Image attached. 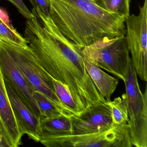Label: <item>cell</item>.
<instances>
[{
    "label": "cell",
    "mask_w": 147,
    "mask_h": 147,
    "mask_svg": "<svg viewBox=\"0 0 147 147\" xmlns=\"http://www.w3.org/2000/svg\"><path fill=\"white\" fill-rule=\"evenodd\" d=\"M35 9H39L47 15H50V3L49 0H29ZM50 16V15H49Z\"/></svg>",
    "instance_id": "cell-20"
},
{
    "label": "cell",
    "mask_w": 147,
    "mask_h": 147,
    "mask_svg": "<svg viewBox=\"0 0 147 147\" xmlns=\"http://www.w3.org/2000/svg\"><path fill=\"white\" fill-rule=\"evenodd\" d=\"M82 52L100 68L124 81L130 58L125 36L98 41L82 49Z\"/></svg>",
    "instance_id": "cell-6"
},
{
    "label": "cell",
    "mask_w": 147,
    "mask_h": 147,
    "mask_svg": "<svg viewBox=\"0 0 147 147\" xmlns=\"http://www.w3.org/2000/svg\"><path fill=\"white\" fill-rule=\"evenodd\" d=\"M13 4L19 12L27 20L33 18V15L31 11H30L24 3L23 0H7Z\"/></svg>",
    "instance_id": "cell-19"
},
{
    "label": "cell",
    "mask_w": 147,
    "mask_h": 147,
    "mask_svg": "<svg viewBox=\"0 0 147 147\" xmlns=\"http://www.w3.org/2000/svg\"><path fill=\"white\" fill-rule=\"evenodd\" d=\"M53 82L55 91L58 98L76 115L80 114L81 111L72 98L68 88L54 79H53Z\"/></svg>",
    "instance_id": "cell-18"
},
{
    "label": "cell",
    "mask_w": 147,
    "mask_h": 147,
    "mask_svg": "<svg viewBox=\"0 0 147 147\" xmlns=\"http://www.w3.org/2000/svg\"><path fill=\"white\" fill-rule=\"evenodd\" d=\"M50 17L61 33L83 49L105 39L124 36L125 18L94 0H49Z\"/></svg>",
    "instance_id": "cell-2"
},
{
    "label": "cell",
    "mask_w": 147,
    "mask_h": 147,
    "mask_svg": "<svg viewBox=\"0 0 147 147\" xmlns=\"http://www.w3.org/2000/svg\"><path fill=\"white\" fill-rule=\"evenodd\" d=\"M95 3L107 11L126 19L130 15V0H94Z\"/></svg>",
    "instance_id": "cell-15"
},
{
    "label": "cell",
    "mask_w": 147,
    "mask_h": 147,
    "mask_svg": "<svg viewBox=\"0 0 147 147\" xmlns=\"http://www.w3.org/2000/svg\"><path fill=\"white\" fill-rule=\"evenodd\" d=\"M7 147V146L4 143H0V147Z\"/></svg>",
    "instance_id": "cell-23"
},
{
    "label": "cell",
    "mask_w": 147,
    "mask_h": 147,
    "mask_svg": "<svg viewBox=\"0 0 147 147\" xmlns=\"http://www.w3.org/2000/svg\"><path fill=\"white\" fill-rule=\"evenodd\" d=\"M33 95L40 110L42 117L46 118L51 119L64 116L42 92L35 90L33 93Z\"/></svg>",
    "instance_id": "cell-16"
},
{
    "label": "cell",
    "mask_w": 147,
    "mask_h": 147,
    "mask_svg": "<svg viewBox=\"0 0 147 147\" xmlns=\"http://www.w3.org/2000/svg\"><path fill=\"white\" fill-rule=\"evenodd\" d=\"M86 69L103 98L107 102L111 101V97L118 85V80L103 71L83 54Z\"/></svg>",
    "instance_id": "cell-12"
},
{
    "label": "cell",
    "mask_w": 147,
    "mask_h": 147,
    "mask_svg": "<svg viewBox=\"0 0 147 147\" xmlns=\"http://www.w3.org/2000/svg\"><path fill=\"white\" fill-rule=\"evenodd\" d=\"M0 130L7 147H18L24 134L19 124L7 92L0 67Z\"/></svg>",
    "instance_id": "cell-10"
},
{
    "label": "cell",
    "mask_w": 147,
    "mask_h": 147,
    "mask_svg": "<svg viewBox=\"0 0 147 147\" xmlns=\"http://www.w3.org/2000/svg\"><path fill=\"white\" fill-rule=\"evenodd\" d=\"M0 40L22 47H28L27 41L13 28L0 19Z\"/></svg>",
    "instance_id": "cell-17"
},
{
    "label": "cell",
    "mask_w": 147,
    "mask_h": 147,
    "mask_svg": "<svg viewBox=\"0 0 147 147\" xmlns=\"http://www.w3.org/2000/svg\"><path fill=\"white\" fill-rule=\"evenodd\" d=\"M39 142L48 147H131L128 124H113L108 130L89 134L42 137Z\"/></svg>",
    "instance_id": "cell-5"
},
{
    "label": "cell",
    "mask_w": 147,
    "mask_h": 147,
    "mask_svg": "<svg viewBox=\"0 0 147 147\" xmlns=\"http://www.w3.org/2000/svg\"><path fill=\"white\" fill-rule=\"evenodd\" d=\"M124 82L131 144L133 147H147V88L143 94L131 57Z\"/></svg>",
    "instance_id": "cell-4"
},
{
    "label": "cell",
    "mask_w": 147,
    "mask_h": 147,
    "mask_svg": "<svg viewBox=\"0 0 147 147\" xmlns=\"http://www.w3.org/2000/svg\"><path fill=\"white\" fill-rule=\"evenodd\" d=\"M72 135L89 134L108 130L113 123L107 102L90 106L79 115L70 117Z\"/></svg>",
    "instance_id": "cell-9"
},
{
    "label": "cell",
    "mask_w": 147,
    "mask_h": 147,
    "mask_svg": "<svg viewBox=\"0 0 147 147\" xmlns=\"http://www.w3.org/2000/svg\"><path fill=\"white\" fill-rule=\"evenodd\" d=\"M0 67L5 81L27 108L37 117H41L40 110L33 95L35 89L17 68L1 43Z\"/></svg>",
    "instance_id": "cell-8"
},
{
    "label": "cell",
    "mask_w": 147,
    "mask_h": 147,
    "mask_svg": "<svg viewBox=\"0 0 147 147\" xmlns=\"http://www.w3.org/2000/svg\"><path fill=\"white\" fill-rule=\"evenodd\" d=\"M107 103L111 111L113 123L119 125L126 124L128 121V114L125 93L122 94L121 97L115 98L113 100H111Z\"/></svg>",
    "instance_id": "cell-14"
},
{
    "label": "cell",
    "mask_w": 147,
    "mask_h": 147,
    "mask_svg": "<svg viewBox=\"0 0 147 147\" xmlns=\"http://www.w3.org/2000/svg\"><path fill=\"white\" fill-rule=\"evenodd\" d=\"M5 81V80H4ZM12 107L24 134L36 142L40 141V117L32 113L5 81Z\"/></svg>",
    "instance_id": "cell-11"
},
{
    "label": "cell",
    "mask_w": 147,
    "mask_h": 147,
    "mask_svg": "<svg viewBox=\"0 0 147 147\" xmlns=\"http://www.w3.org/2000/svg\"><path fill=\"white\" fill-rule=\"evenodd\" d=\"M0 19L8 26H12L10 23V19L6 11L0 8Z\"/></svg>",
    "instance_id": "cell-21"
},
{
    "label": "cell",
    "mask_w": 147,
    "mask_h": 147,
    "mask_svg": "<svg viewBox=\"0 0 147 147\" xmlns=\"http://www.w3.org/2000/svg\"><path fill=\"white\" fill-rule=\"evenodd\" d=\"M126 44L137 75L147 81V0L140 7L138 15L125 19Z\"/></svg>",
    "instance_id": "cell-7"
},
{
    "label": "cell",
    "mask_w": 147,
    "mask_h": 147,
    "mask_svg": "<svg viewBox=\"0 0 147 147\" xmlns=\"http://www.w3.org/2000/svg\"><path fill=\"white\" fill-rule=\"evenodd\" d=\"M72 135L70 118L61 116L54 118L40 117V138Z\"/></svg>",
    "instance_id": "cell-13"
},
{
    "label": "cell",
    "mask_w": 147,
    "mask_h": 147,
    "mask_svg": "<svg viewBox=\"0 0 147 147\" xmlns=\"http://www.w3.org/2000/svg\"><path fill=\"white\" fill-rule=\"evenodd\" d=\"M25 38L45 72L66 86L81 112L103 98L89 76L82 49L67 39L49 15L37 11L27 20Z\"/></svg>",
    "instance_id": "cell-1"
},
{
    "label": "cell",
    "mask_w": 147,
    "mask_h": 147,
    "mask_svg": "<svg viewBox=\"0 0 147 147\" xmlns=\"http://www.w3.org/2000/svg\"><path fill=\"white\" fill-rule=\"evenodd\" d=\"M0 143H2L5 144V143H4V140H3V137H2V135H1V130H0Z\"/></svg>",
    "instance_id": "cell-22"
},
{
    "label": "cell",
    "mask_w": 147,
    "mask_h": 147,
    "mask_svg": "<svg viewBox=\"0 0 147 147\" xmlns=\"http://www.w3.org/2000/svg\"><path fill=\"white\" fill-rule=\"evenodd\" d=\"M17 68L35 90L42 92L67 117L76 115L66 106L56 94L53 78L43 69L30 48L24 47L0 40Z\"/></svg>",
    "instance_id": "cell-3"
}]
</instances>
